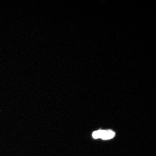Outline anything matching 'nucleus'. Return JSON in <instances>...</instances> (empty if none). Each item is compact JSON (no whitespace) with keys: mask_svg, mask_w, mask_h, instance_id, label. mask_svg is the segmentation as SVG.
I'll return each mask as SVG.
<instances>
[{"mask_svg":"<svg viewBox=\"0 0 156 156\" xmlns=\"http://www.w3.org/2000/svg\"><path fill=\"white\" fill-rule=\"evenodd\" d=\"M115 135V133L111 130H98L94 132L92 134L93 137L95 139L101 138L103 140L112 139Z\"/></svg>","mask_w":156,"mask_h":156,"instance_id":"f257e3e1","label":"nucleus"}]
</instances>
